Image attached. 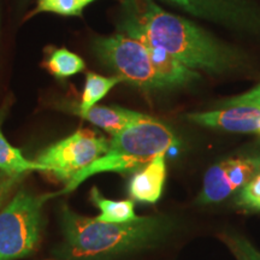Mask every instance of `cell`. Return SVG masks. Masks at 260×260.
Segmentation results:
<instances>
[{"instance_id": "obj_1", "label": "cell", "mask_w": 260, "mask_h": 260, "mask_svg": "<svg viewBox=\"0 0 260 260\" xmlns=\"http://www.w3.org/2000/svg\"><path fill=\"white\" fill-rule=\"evenodd\" d=\"M122 34L162 48L191 70L224 75L240 69L246 58L188 19L172 15L153 0H125Z\"/></svg>"}, {"instance_id": "obj_2", "label": "cell", "mask_w": 260, "mask_h": 260, "mask_svg": "<svg viewBox=\"0 0 260 260\" xmlns=\"http://www.w3.org/2000/svg\"><path fill=\"white\" fill-rule=\"evenodd\" d=\"M64 243L57 254L68 260H104L138 251L160 240L170 229L162 217H138L128 223H107L61 211Z\"/></svg>"}, {"instance_id": "obj_3", "label": "cell", "mask_w": 260, "mask_h": 260, "mask_svg": "<svg viewBox=\"0 0 260 260\" xmlns=\"http://www.w3.org/2000/svg\"><path fill=\"white\" fill-rule=\"evenodd\" d=\"M177 144L176 136L164 123L148 117L113 135L106 153L77 172L59 193L54 194L71 193L87 178L103 172L128 174L138 171Z\"/></svg>"}, {"instance_id": "obj_4", "label": "cell", "mask_w": 260, "mask_h": 260, "mask_svg": "<svg viewBox=\"0 0 260 260\" xmlns=\"http://www.w3.org/2000/svg\"><path fill=\"white\" fill-rule=\"evenodd\" d=\"M53 197L21 190L0 211V260L23 258L34 251L40 239L42 207Z\"/></svg>"}, {"instance_id": "obj_5", "label": "cell", "mask_w": 260, "mask_h": 260, "mask_svg": "<svg viewBox=\"0 0 260 260\" xmlns=\"http://www.w3.org/2000/svg\"><path fill=\"white\" fill-rule=\"evenodd\" d=\"M93 50L105 67L136 88L146 92L169 89L154 69L147 47L141 41L119 32L112 37L94 39Z\"/></svg>"}, {"instance_id": "obj_6", "label": "cell", "mask_w": 260, "mask_h": 260, "mask_svg": "<svg viewBox=\"0 0 260 260\" xmlns=\"http://www.w3.org/2000/svg\"><path fill=\"white\" fill-rule=\"evenodd\" d=\"M110 140L90 129H79L50 147L37 157V162L65 184L77 172L103 157L109 148Z\"/></svg>"}, {"instance_id": "obj_7", "label": "cell", "mask_w": 260, "mask_h": 260, "mask_svg": "<svg viewBox=\"0 0 260 260\" xmlns=\"http://www.w3.org/2000/svg\"><path fill=\"white\" fill-rule=\"evenodd\" d=\"M260 172V154L230 158L211 167L204 178L199 201L219 203L234 191L241 189Z\"/></svg>"}, {"instance_id": "obj_8", "label": "cell", "mask_w": 260, "mask_h": 260, "mask_svg": "<svg viewBox=\"0 0 260 260\" xmlns=\"http://www.w3.org/2000/svg\"><path fill=\"white\" fill-rule=\"evenodd\" d=\"M188 14L232 28H260V14L248 0H162Z\"/></svg>"}, {"instance_id": "obj_9", "label": "cell", "mask_w": 260, "mask_h": 260, "mask_svg": "<svg viewBox=\"0 0 260 260\" xmlns=\"http://www.w3.org/2000/svg\"><path fill=\"white\" fill-rule=\"evenodd\" d=\"M187 118L207 128L260 135V105L232 106L216 111L189 113Z\"/></svg>"}, {"instance_id": "obj_10", "label": "cell", "mask_w": 260, "mask_h": 260, "mask_svg": "<svg viewBox=\"0 0 260 260\" xmlns=\"http://www.w3.org/2000/svg\"><path fill=\"white\" fill-rule=\"evenodd\" d=\"M165 180V153H160L133 176L128 187L129 195L139 203L155 204L161 197Z\"/></svg>"}, {"instance_id": "obj_11", "label": "cell", "mask_w": 260, "mask_h": 260, "mask_svg": "<svg viewBox=\"0 0 260 260\" xmlns=\"http://www.w3.org/2000/svg\"><path fill=\"white\" fill-rule=\"evenodd\" d=\"M76 115L82 117L83 119L90 122L92 124L104 129L112 136L117 135L135 123L145 121L149 117L141 112H136L116 105H95L92 109L84 112L76 113Z\"/></svg>"}, {"instance_id": "obj_12", "label": "cell", "mask_w": 260, "mask_h": 260, "mask_svg": "<svg viewBox=\"0 0 260 260\" xmlns=\"http://www.w3.org/2000/svg\"><path fill=\"white\" fill-rule=\"evenodd\" d=\"M6 116V106L0 110V172L10 176H25L30 171L46 172V169L37 161L29 160L17 147H14L2 132V123Z\"/></svg>"}, {"instance_id": "obj_13", "label": "cell", "mask_w": 260, "mask_h": 260, "mask_svg": "<svg viewBox=\"0 0 260 260\" xmlns=\"http://www.w3.org/2000/svg\"><path fill=\"white\" fill-rule=\"evenodd\" d=\"M90 199L100 210V214L95 217L98 220L107 223H128L138 218L133 200L107 199L103 197L96 187H93L90 190Z\"/></svg>"}, {"instance_id": "obj_14", "label": "cell", "mask_w": 260, "mask_h": 260, "mask_svg": "<svg viewBox=\"0 0 260 260\" xmlns=\"http://www.w3.org/2000/svg\"><path fill=\"white\" fill-rule=\"evenodd\" d=\"M44 65L48 73L58 80L69 79L86 68L82 58L67 48H50Z\"/></svg>"}, {"instance_id": "obj_15", "label": "cell", "mask_w": 260, "mask_h": 260, "mask_svg": "<svg viewBox=\"0 0 260 260\" xmlns=\"http://www.w3.org/2000/svg\"><path fill=\"white\" fill-rule=\"evenodd\" d=\"M123 82V79L119 76L105 77L95 73H88L86 76V83L81 96L80 105L75 113L84 112L96 105L99 100H102L107 93L111 90L116 84Z\"/></svg>"}, {"instance_id": "obj_16", "label": "cell", "mask_w": 260, "mask_h": 260, "mask_svg": "<svg viewBox=\"0 0 260 260\" xmlns=\"http://www.w3.org/2000/svg\"><path fill=\"white\" fill-rule=\"evenodd\" d=\"M95 0H39L31 15L52 12L60 16H82V11Z\"/></svg>"}, {"instance_id": "obj_17", "label": "cell", "mask_w": 260, "mask_h": 260, "mask_svg": "<svg viewBox=\"0 0 260 260\" xmlns=\"http://www.w3.org/2000/svg\"><path fill=\"white\" fill-rule=\"evenodd\" d=\"M236 203L245 209L260 211V172L240 189Z\"/></svg>"}, {"instance_id": "obj_18", "label": "cell", "mask_w": 260, "mask_h": 260, "mask_svg": "<svg viewBox=\"0 0 260 260\" xmlns=\"http://www.w3.org/2000/svg\"><path fill=\"white\" fill-rule=\"evenodd\" d=\"M241 105H260V84H258L255 88L241 94V95H236L220 102V106H223L224 109Z\"/></svg>"}, {"instance_id": "obj_19", "label": "cell", "mask_w": 260, "mask_h": 260, "mask_svg": "<svg viewBox=\"0 0 260 260\" xmlns=\"http://www.w3.org/2000/svg\"><path fill=\"white\" fill-rule=\"evenodd\" d=\"M24 176H10L4 172H0V206L11 193L16 184L23 180Z\"/></svg>"}, {"instance_id": "obj_20", "label": "cell", "mask_w": 260, "mask_h": 260, "mask_svg": "<svg viewBox=\"0 0 260 260\" xmlns=\"http://www.w3.org/2000/svg\"><path fill=\"white\" fill-rule=\"evenodd\" d=\"M235 243L237 248H239V251L242 253L243 256H245L247 260H260V253L256 251L251 243L247 242L246 240L239 239L236 240Z\"/></svg>"}]
</instances>
